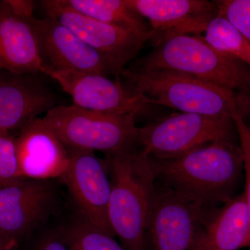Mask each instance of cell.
Masks as SVG:
<instances>
[{
    "label": "cell",
    "instance_id": "9",
    "mask_svg": "<svg viewBox=\"0 0 250 250\" xmlns=\"http://www.w3.org/2000/svg\"><path fill=\"white\" fill-rule=\"evenodd\" d=\"M41 4L47 16L56 18L103 56L117 78L148 41L129 29L76 12L62 4V0H46Z\"/></svg>",
    "mask_w": 250,
    "mask_h": 250
},
{
    "label": "cell",
    "instance_id": "18",
    "mask_svg": "<svg viewBox=\"0 0 250 250\" xmlns=\"http://www.w3.org/2000/svg\"><path fill=\"white\" fill-rule=\"evenodd\" d=\"M70 9L101 22L129 29L150 40L154 38L151 28L143 18L131 9L126 0H62Z\"/></svg>",
    "mask_w": 250,
    "mask_h": 250
},
{
    "label": "cell",
    "instance_id": "4",
    "mask_svg": "<svg viewBox=\"0 0 250 250\" xmlns=\"http://www.w3.org/2000/svg\"><path fill=\"white\" fill-rule=\"evenodd\" d=\"M133 67L184 72L235 93H250V67L215 50L201 36H174L164 39Z\"/></svg>",
    "mask_w": 250,
    "mask_h": 250
},
{
    "label": "cell",
    "instance_id": "23",
    "mask_svg": "<svg viewBox=\"0 0 250 250\" xmlns=\"http://www.w3.org/2000/svg\"><path fill=\"white\" fill-rule=\"evenodd\" d=\"M233 118L243 152L245 178V188L243 192L246 200L250 225V128L243 121L238 111L233 116Z\"/></svg>",
    "mask_w": 250,
    "mask_h": 250
},
{
    "label": "cell",
    "instance_id": "6",
    "mask_svg": "<svg viewBox=\"0 0 250 250\" xmlns=\"http://www.w3.org/2000/svg\"><path fill=\"white\" fill-rule=\"evenodd\" d=\"M138 141L149 157H179L219 140L238 137L233 118L174 113L138 127Z\"/></svg>",
    "mask_w": 250,
    "mask_h": 250
},
{
    "label": "cell",
    "instance_id": "27",
    "mask_svg": "<svg viewBox=\"0 0 250 250\" xmlns=\"http://www.w3.org/2000/svg\"><path fill=\"white\" fill-rule=\"evenodd\" d=\"M1 246H1V243H0V250H1Z\"/></svg>",
    "mask_w": 250,
    "mask_h": 250
},
{
    "label": "cell",
    "instance_id": "17",
    "mask_svg": "<svg viewBox=\"0 0 250 250\" xmlns=\"http://www.w3.org/2000/svg\"><path fill=\"white\" fill-rule=\"evenodd\" d=\"M250 247V225L244 193L208 215L190 250H239Z\"/></svg>",
    "mask_w": 250,
    "mask_h": 250
},
{
    "label": "cell",
    "instance_id": "13",
    "mask_svg": "<svg viewBox=\"0 0 250 250\" xmlns=\"http://www.w3.org/2000/svg\"><path fill=\"white\" fill-rule=\"evenodd\" d=\"M126 3L149 21L158 44L171 36H200L218 14L215 1L207 0H126Z\"/></svg>",
    "mask_w": 250,
    "mask_h": 250
},
{
    "label": "cell",
    "instance_id": "2",
    "mask_svg": "<svg viewBox=\"0 0 250 250\" xmlns=\"http://www.w3.org/2000/svg\"><path fill=\"white\" fill-rule=\"evenodd\" d=\"M111 181L108 219L126 250H146L156 188L150 157L136 148L106 155Z\"/></svg>",
    "mask_w": 250,
    "mask_h": 250
},
{
    "label": "cell",
    "instance_id": "29",
    "mask_svg": "<svg viewBox=\"0 0 250 250\" xmlns=\"http://www.w3.org/2000/svg\"></svg>",
    "mask_w": 250,
    "mask_h": 250
},
{
    "label": "cell",
    "instance_id": "26",
    "mask_svg": "<svg viewBox=\"0 0 250 250\" xmlns=\"http://www.w3.org/2000/svg\"><path fill=\"white\" fill-rule=\"evenodd\" d=\"M235 94L238 113L250 127V94Z\"/></svg>",
    "mask_w": 250,
    "mask_h": 250
},
{
    "label": "cell",
    "instance_id": "25",
    "mask_svg": "<svg viewBox=\"0 0 250 250\" xmlns=\"http://www.w3.org/2000/svg\"><path fill=\"white\" fill-rule=\"evenodd\" d=\"M35 250H70L59 232L50 233L41 238Z\"/></svg>",
    "mask_w": 250,
    "mask_h": 250
},
{
    "label": "cell",
    "instance_id": "8",
    "mask_svg": "<svg viewBox=\"0 0 250 250\" xmlns=\"http://www.w3.org/2000/svg\"><path fill=\"white\" fill-rule=\"evenodd\" d=\"M58 195L50 180L21 177L0 187V243L11 246L44 223Z\"/></svg>",
    "mask_w": 250,
    "mask_h": 250
},
{
    "label": "cell",
    "instance_id": "3",
    "mask_svg": "<svg viewBox=\"0 0 250 250\" xmlns=\"http://www.w3.org/2000/svg\"><path fill=\"white\" fill-rule=\"evenodd\" d=\"M121 76L127 83L126 88L152 105L182 113L232 118L238 111L233 91L184 72L132 67L125 68Z\"/></svg>",
    "mask_w": 250,
    "mask_h": 250
},
{
    "label": "cell",
    "instance_id": "15",
    "mask_svg": "<svg viewBox=\"0 0 250 250\" xmlns=\"http://www.w3.org/2000/svg\"><path fill=\"white\" fill-rule=\"evenodd\" d=\"M56 98L34 75L0 69V130L22 129L55 106Z\"/></svg>",
    "mask_w": 250,
    "mask_h": 250
},
{
    "label": "cell",
    "instance_id": "16",
    "mask_svg": "<svg viewBox=\"0 0 250 250\" xmlns=\"http://www.w3.org/2000/svg\"><path fill=\"white\" fill-rule=\"evenodd\" d=\"M31 20L18 17L0 1V69L17 75L42 72L44 62Z\"/></svg>",
    "mask_w": 250,
    "mask_h": 250
},
{
    "label": "cell",
    "instance_id": "1",
    "mask_svg": "<svg viewBox=\"0 0 250 250\" xmlns=\"http://www.w3.org/2000/svg\"><path fill=\"white\" fill-rule=\"evenodd\" d=\"M150 160L156 179L207 208L238 195L244 176L238 136L208 143L174 159Z\"/></svg>",
    "mask_w": 250,
    "mask_h": 250
},
{
    "label": "cell",
    "instance_id": "12",
    "mask_svg": "<svg viewBox=\"0 0 250 250\" xmlns=\"http://www.w3.org/2000/svg\"><path fill=\"white\" fill-rule=\"evenodd\" d=\"M44 66L58 71L98 73L107 77L113 72L97 51L52 16L32 18Z\"/></svg>",
    "mask_w": 250,
    "mask_h": 250
},
{
    "label": "cell",
    "instance_id": "5",
    "mask_svg": "<svg viewBox=\"0 0 250 250\" xmlns=\"http://www.w3.org/2000/svg\"><path fill=\"white\" fill-rule=\"evenodd\" d=\"M135 118L134 115L110 114L75 105H58L42 118L67 147L113 155L139 144Z\"/></svg>",
    "mask_w": 250,
    "mask_h": 250
},
{
    "label": "cell",
    "instance_id": "11",
    "mask_svg": "<svg viewBox=\"0 0 250 250\" xmlns=\"http://www.w3.org/2000/svg\"><path fill=\"white\" fill-rule=\"evenodd\" d=\"M207 209L169 188L156 190L147 229L154 250H190L208 218Z\"/></svg>",
    "mask_w": 250,
    "mask_h": 250
},
{
    "label": "cell",
    "instance_id": "10",
    "mask_svg": "<svg viewBox=\"0 0 250 250\" xmlns=\"http://www.w3.org/2000/svg\"><path fill=\"white\" fill-rule=\"evenodd\" d=\"M42 73L50 77L70 95L75 106L117 115L145 113L151 104L139 94L131 92L121 83L98 73L58 71L44 66Z\"/></svg>",
    "mask_w": 250,
    "mask_h": 250
},
{
    "label": "cell",
    "instance_id": "14",
    "mask_svg": "<svg viewBox=\"0 0 250 250\" xmlns=\"http://www.w3.org/2000/svg\"><path fill=\"white\" fill-rule=\"evenodd\" d=\"M15 143L21 177L51 180L65 174L70 162L68 150L43 118L24 126Z\"/></svg>",
    "mask_w": 250,
    "mask_h": 250
},
{
    "label": "cell",
    "instance_id": "7",
    "mask_svg": "<svg viewBox=\"0 0 250 250\" xmlns=\"http://www.w3.org/2000/svg\"><path fill=\"white\" fill-rule=\"evenodd\" d=\"M70 162L62 177L79 218L115 237L108 219L111 181L107 161L93 151L67 147Z\"/></svg>",
    "mask_w": 250,
    "mask_h": 250
},
{
    "label": "cell",
    "instance_id": "22",
    "mask_svg": "<svg viewBox=\"0 0 250 250\" xmlns=\"http://www.w3.org/2000/svg\"><path fill=\"white\" fill-rule=\"evenodd\" d=\"M215 1L218 16L226 18L250 41V0Z\"/></svg>",
    "mask_w": 250,
    "mask_h": 250
},
{
    "label": "cell",
    "instance_id": "20",
    "mask_svg": "<svg viewBox=\"0 0 250 250\" xmlns=\"http://www.w3.org/2000/svg\"><path fill=\"white\" fill-rule=\"evenodd\" d=\"M59 232L70 250H126L114 237L79 218Z\"/></svg>",
    "mask_w": 250,
    "mask_h": 250
},
{
    "label": "cell",
    "instance_id": "21",
    "mask_svg": "<svg viewBox=\"0 0 250 250\" xmlns=\"http://www.w3.org/2000/svg\"><path fill=\"white\" fill-rule=\"evenodd\" d=\"M15 139L0 130V187L21 178Z\"/></svg>",
    "mask_w": 250,
    "mask_h": 250
},
{
    "label": "cell",
    "instance_id": "24",
    "mask_svg": "<svg viewBox=\"0 0 250 250\" xmlns=\"http://www.w3.org/2000/svg\"><path fill=\"white\" fill-rule=\"evenodd\" d=\"M18 17L25 20L34 18V3L30 0H5Z\"/></svg>",
    "mask_w": 250,
    "mask_h": 250
},
{
    "label": "cell",
    "instance_id": "28",
    "mask_svg": "<svg viewBox=\"0 0 250 250\" xmlns=\"http://www.w3.org/2000/svg\"><path fill=\"white\" fill-rule=\"evenodd\" d=\"M249 127H250V126H249Z\"/></svg>",
    "mask_w": 250,
    "mask_h": 250
},
{
    "label": "cell",
    "instance_id": "19",
    "mask_svg": "<svg viewBox=\"0 0 250 250\" xmlns=\"http://www.w3.org/2000/svg\"><path fill=\"white\" fill-rule=\"evenodd\" d=\"M203 37L215 50L250 67V41L226 18L217 16L207 24Z\"/></svg>",
    "mask_w": 250,
    "mask_h": 250
}]
</instances>
